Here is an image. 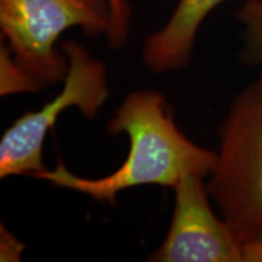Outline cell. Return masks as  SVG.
Returning a JSON list of instances; mask_svg holds the SVG:
<instances>
[{"label":"cell","instance_id":"cell-1","mask_svg":"<svg viewBox=\"0 0 262 262\" xmlns=\"http://www.w3.org/2000/svg\"><path fill=\"white\" fill-rule=\"evenodd\" d=\"M107 133L112 136L125 134L130 143L125 162L111 175L80 178L58 160L54 169L42 170L33 178L83 193L94 201L114 204L118 193L137 186L173 188L186 175L206 178L217 160V153L183 135L166 98L155 90L127 95L108 122Z\"/></svg>","mask_w":262,"mask_h":262},{"label":"cell","instance_id":"cell-8","mask_svg":"<svg viewBox=\"0 0 262 262\" xmlns=\"http://www.w3.org/2000/svg\"><path fill=\"white\" fill-rule=\"evenodd\" d=\"M40 90L33 78L12 57L8 45L0 48V95L38 93Z\"/></svg>","mask_w":262,"mask_h":262},{"label":"cell","instance_id":"cell-4","mask_svg":"<svg viewBox=\"0 0 262 262\" xmlns=\"http://www.w3.org/2000/svg\"><path fill=\"white\" fill-rule=\"evenodd\" d=\"M61 50L68 60L63 89L40 110L27 112L10 125L0 140V179L29 175L45 168L42 146L57 118L68 108H78L88 119H95L110 95L107 70L79 42L67 40Z\"/></svg>","mask_w":262,"mask_h":262},{"label":"cell","instance_id":"cell-9","mask_svg":"<svg viewBox=\"0 0 262 262\" xmlns=\"http://www.w3.org/2000/svg\"><path fill=\"white\" fill-rule=\"evenodd\" d=\"M111 24L106 37L108 47L119 49L125 44L129 37L131 8L127 0H108Z\"/></svg>","mask_w":262,"mask_h":262},{"label":"cell","instance_id":"cell-2","mask_svg":"<svg viewBox=\"0 0 262 262\" xmlns=\"http://www.w3.org/2000/svg\"><path fill=\"white\" fill-rule=\"evenodd\" d=\"M215 169L206 183L242 244L262 235V72L229 104L219 127Z\"/></svg>","mask_w":262,"mask_h":262},{"label":"cell","instance_id":"cell-5","mask_svg":"<svg viewBox=\"0 0 262 262\" xmlns=\"http://www.w3.org/2000/svg\"><path fill=\"white\" fill-rule=\"evenodd\" d=\"M199 175H186L173 187L175 208L169 231L152 262H243L242 243L209 202Z\"/></svg>","mask_w":262,"mask_h":262},{"label":"cell","instance_id":"cell-3","mask_svg":"<svg viewBox=\"0 0 262 262\" xmlns=\"http://www.w3.org/2000/svg\"><path fill=\"white\" fill-rule=\"evenodd\" d=\"M110 24L108 0H0L2 37L40 90L67 75V56L56 49L63 32L77 27L94 38Z\"/></svg>","mask_w":262,"mask_h":262},{"label":"cell","instance_id":"cell-6","mask_svg":"<svg viewBox=\"0 0 262 262\" xmlns=\"http://www.w3.org/2000/svg\"><path fill=\"white\" fill-rule=\"evenodd\" d=\"M226 0H179L165 25L146 38L143 64L156 74L181 70L191 61L194 42L204 19Z\"/></svg>","mask_w":262,"mask_h":262},{"label":"cell","instance_id":"cell-7","mask_svg":"<svg viewBox=\"0 0 262 262\" xmlns=\"http://www.w3.org/2000/svg\"><path fill=\"white\" fill-rule=\"evenodd\" d=\"M237 17L243 26L241 61L249 67L262 66V0H247Z\"/></svg>","mask_w":262,"mask_h":262},{"label":"cell","instance_id":"cell-10","mask_svg":"<svg viewBox=\"0 0 262 262\" xmlns=\"http://www.w3.org/2000/svg\"><path fill=\"white\" fill-rule=\"evenodd\" d=\"M22 250L24 244L2 226V261H18Z\"/></svg>","mask_w":262,"mask_h":262},{"label":"cell","instance_id":"cell-11","mask_svg":"<svg viewBox=\"0 0 262 262\" xmlns=\"http://www.w3.org/2000/svg\"><path fill=\"white\" fill-rule=\"evenodd\" d=\"M243 262H262V235L242 244Z\"/></svg>","mask_w":262,"mask_h":262}]
</instances>
